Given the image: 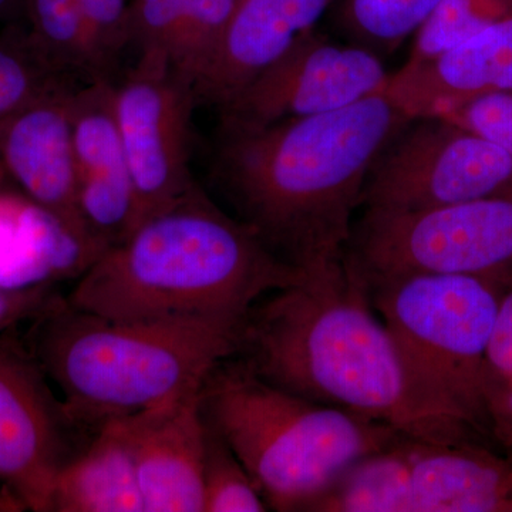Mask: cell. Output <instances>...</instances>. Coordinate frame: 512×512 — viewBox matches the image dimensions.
I'll use <instances>...</instances> for the list:
<instances>
[{
  "mask_svg": "<svg viewBox=\"0 0 512 512\" xmlns=\"http://www.w3.org/2000/svg\"><path fill=\"white\" fill-rule=\"evenodd\" d=\"M412 119L373 94L343 109L222 128L215 174L266 247L302 272L340 264L377 156Z\"/></svg>",
  "mask_w": 512,
  "mask_h": 512,
  "instance_id": "cell-1",
  "label": "cell"
},
{
  "mask_svg": "<svg viewBox=\"0 0 512 512\" xmlns=\"http://www.w3.org/2000/svg\"><path fill=\"white\" fill-rule=\"evenodd\" d=\"M232 357L286 392L407 436L477 443L420 409L396 343L346 261L303 272L298 284L256 303Z\"/></svg>",
  "mask_w": 512,
  "mask_h": 512,
  "instance_id": "cell-2",
  "label": "cell"
},
{
  "mask_svg": "<svg viewBox=\"0 0 512 512\" xmlns=\"http://www.w3.org/2000/svg\"><path fill=\"white\" fill-rule=\"evenodd\" d=\"M302 278L197 187L96 256L66 301L111 319L197 320L239 330L262 298Z\"/></svg>",
  "mask_w": 512,
  "mask_h": 512,
  "instance_id": "cell-3",
  "label": "cell"
},
{
  "mask_svg": "<svg viewBox=\"0 0 512 512\" xmlns=\"http://www.w3.org/2000/svg\"><path fill=\"white\" fill-rule=\"evenodd\" d=\"M26 345L80 426L157 409L200 392L235 355L239 330L197 320H121L60 299L30 322Z\"/></svg>",
  "mask_w": 512,
  "mask_h": 512,
  "instance_id": "cell-4",
  "label": "cell"
},
{
  "mask_svg": "<svg viewBox=\"0 0 512 512\" xmlns=\"http://www.w3.org/2000/svg\"><path fill=\"white\" fill-rule=\"evenodd\" d=\"M202 410L279 512H308L346 468L407 436L286 392L234 357L208 376Z\"/></svg>",
  "mask_w": 512,
  "mask_h": 512,
  "instance_id": "cell-5",
  "label": "cell"
},
{
  "mask_svg": "<svg viewBox=\"0 0 512 512\" xmlns=\"http://www.w3.org/2000/svg\"><path fill=\"white\" fill-rule=\"evenodd\" d=\"M511 278L419 274L362 279L396 343L420 409L460 436L495 448L484 406L483 363Z\"/></svg>",
  "mask_w": 512,
  "mask_h": 512,
  "instance_id": "cell-6",
  "label": "cell"
},
{
  "mask_svg": "<svg viewBox=\"0 0 512 512\" xmlns=\"http://www.w3.org/2000/svg\"><path fill=\"white\" fill-rule=\"evenodd\" d=\"M345 261L363 281L512 275V195L423 210H366L353 227Z\"/></svg>",
  "mask_w": 512,
  "mask_h": 512,
  "instance_id": "cell-7",
  "label": "cell"
},
{
  "mask_svg": "<svg viewBox=\"0 0 512 512\" xmlns=\"http://www.w3.org/2000/svg\"><path fill=\"white\" fill-rule=\"evenodd\" d=\"M512 195V158L444 119L410 121L367 175L366 210L412 211Z\"/></svg>",
  "mask_w": 512,
  "mask_h": 512,
  "instance_id": "cell-8",
  "label": "cell"
},
{
  "mask_svg": "<svg viewBox=\"0 0 512 512\" xmlns=\"http://www.w3.org/2000/svg\"><path fill=\"white\" fill-rule=\"evenodd\" d=\"M195 106L194 87L161 55H138L136 66L114 83L117 126L136 195V227L198 187L188 167Z\"/></svg>",
  "mask_w": 512,
  "mask_h": 512,
  "instance_id": "cell-9",
  "label": "cell"
},
{
  "mask_svg": "<svg viewBox=\"0 0 512 512\" xmlns=\"http://www.w3.org/2000/svg\"><path fill=\"white\" fill-rule=\"evenodd\" d=\"M15 330L0 335V483L28 511L50 512L56 478L86 446L79 436L87 430Z\"/></svg>",
  "mask_w": 512,
  "mask_h": 512,
  "instance_id": "cell-10",
  "label": "cell"
},
{
  "mask_svg": "<svg viewBox=\"0 0 512 512\" xmlns=\"http://www.w3.org/2000/svg\"><path fill=\"white\" fill-rule=\"evenodd\" d=\"M382 57L309 30L221 110L222 128H256L330 113L382 93Z\"/></svg>",
  "mask_w": 512,
  "mask_h": 512,
  "instance_id": "cell-11",
  "label": "cell"
},
{
  "mask_svg": "<svg viewBox=\"0 0 512 512\" xmlns=\"http://www.w3.org/2000/svg\"><path fill=\"white\" fill-rule=\"evenodd\" d=\"M73 93L60 87L0 121V161L25 197L94 258L77 201Z\"/></svg>",
  "mask_w": 512,
  "mask_h": 512,
  "instance_id": "cell-12",
  "label": "cell"
},
{
  "mask_svg": "<svg viewBox=\"0 0 512 512\" xmlns=\"http://www.w3.org/2000/svg\"><path fill=\"white\" fill-rule=\"evenodd\" d=\"M72 126L77 201L96 258L136 228V195L117 126L113 80L74 90Z\"/></svg>",
  "mask_w": 512,
  "mask_h": 512,
  "instance_id": "cell-13",
  "label": "cell"
},
{
  "mask_svg": "<svg viewBox=\"0 0 512 512\" xmlns=\"http://www.w3.org/2000/svg\"><path fill=\"white\" fill-rule=\"evenodd\" d=\"M123 419L144 512H204L202 390Z\"/></svg>",
  "mask_w": 512,
  "mask_h": 512,
  "instance_id": "cell-14",
  "label": "cell"
},
{
  "mask_svg": "<svg viewBox=\"0 0 512 512\" xmlns=\"http://www.w3.org/2000/svg\"><path fill=\"white\" fill-rule=\"evenodd\" d=\"M512 90V16L447 52L390 73L382 93L409 119H431Z\"/></svg>",
  "mask_w": 512,
  "mask_h": 512,
  "instance_id": "cell-15",
  "label": "cell"
},
{
  "mask_svg": "<svg viewBox=\"0 0 512 512\" xmlns=\"http://www.w3.org/2000/svg\"><path fill=\"white\" fill-rule=\"evenodd\" d=\"M335 0H237L220 46L195 83L197 104L224 109L330 12Z\"/></svg>",
  "mask_w": 512,
  "mask_h": 512,
  "instance_id": "cell-16",
  "label": "cell"
},
{
  "mask_svg": "<svg viewBox=\"0 0 512 512\" xmlns=\"http://www.w3.org/2000/svg\"><path fill=\"white\" fill-rule=\"evenodd\" d=\"M410 512H507L512 456L481 443L409 439Z\"/></svg>",
  "mask_w": 512,
  "mask_h": 512,
  "instance_id": "cell-17",
  "label": "cell"
},
{
  "mask_svg": "<svg viewBox=\"0 0 512 512\" xmlns=\"http://www.w3.org/2000/svg\"><path fill=\"white\" fill-rule=\"evenodd\" d=\"M237 0H131L130 45L167 57L195 86L220 46Z\"/></svg>",
  "mask_w": 512,
  "mask_h": 512,
  "instance_id": "cell-18",
  "label": "cell"
},
{
  "mask_svg": "<svg viewBox=\"0 0 512 512\" xmlns=\"http://www.w3.org/2000/svg\"><path fill=\"white\" fill-rule=\"evenodd\" d=\"M50 512H144L123 417L104 421L62 468Z\"/></svg>",
  "mask_w": 512,
  "mask_h": 512,
  "instance_id": "cell-19",
  "label": "cell"
},
{
  "mask_svg": "<svg viewBox=\"0 0 512 512\" xmlns=\"http://www.w3.org/2000/svg\"><path fill=\"white\" fill-rule=\"evenodd\" d=\"M409 439L360 458L309 505L308 512H410Z\"/></svg>",
  "mask_w": 512,
  "mask_h": 512,
  "instance_id": "cell-20",
  "label": "cell"
},
{
  "mask_svg": "<svg viewBox=\"0 0 512 512\" xmlns=\"http://www.w3.org/2000/svg\"><path fill=\"white\" fill-rule=\"evenodd\" d=\"M30 32L66 72H77L89 83L111 79L114 63L72 0H23Z\"/></svg>",
  "mask_w": 512,
  "mask_h": 512,
  "instance_id": "cell-21",
  "label": "cell"
},
{
  "mask_svg": "<svg viewBox=\"0 0 512 512\" xmlns=\"http://www.w3.org/2000/svg\"><path fill=\"white\" fill-rule=\"evenodd\" d=\"M440 0H335L336 28L348 42L389 55L416 35Z\"/></svg>",
  "mask_w": 512,
  "mask_h": 512,
  "instance_id": "cell-22",
  "label": "cell"
},
{
  "mask_svg": "<svg viewBox=\"0 0 512 512\" xmlns=\"http://www.w3.org/2000/svg\"><path fill=\"white\" fill-rule=\"evenodd\" d=\"M66 73L32 32L6 30L0 36V121L33 100L69 86L63 79Z\"/></svg>",
  "mask_w": 512,
  "mask_h": 512,
  "instance_id": "cell-23",
  "label": "cell"
},
{
  "mask_svg": "<svg viewBox=\"0 0 512 512\" xmlns=\"http://www.w3.org/2000/svg\"><path fill=\"white\" fill-rule=\"evenodd\" d=\"M511 16L512 0H440L413 36L406 64L421 63L447 52Z\"/></svg>",
  "mask_w": 512,
  "mask_h": 512,
  "instance_id": "cell-24",
  "label": "cell"
},
{
  "mask_svg": "<svg viewBox=\"0 0 512 512\" xmlns=\"http://www.w3.org/2000/svg\"><path fill=\"white\" fill-rule=\"evenodd\" d=\"M483 397L495 446L512 456V278L505 285L485 350Z\"/></svg>",
  "mask_w": 512,
  "mask_h": 512,
  "instance_id": "cell-25",
  "label": "cell"
},
{
  "mask_svg": "<svg viewBox=\"0 0 512 512\" xmlns=\"http://www.w3.org/2000/svg\"><path fill=\"white\" fill-rule=\"evenodd\" d=\"M265 511L268 504L247 468L205 416L204 512Z\"/></svg>",
  "mask_w": 512,
  "mask_h": 512,
  "instance_id": "cell-26",
  "label": "cell"
},
{
  "mask_svg": "<svg viewBox=\"0 0 512 512\" xmlns=\"http://www.w3.org/2000/svg\"><path fill=\"white\" fill-rule=\"evenodd\" d=\"M437 119L466 128L512 158V90L468 100Z\"/></svg>",
  "mask_w": 512,
  "mask_h": 512,
  "instance_id": "cell-27",
  "label": "cell"
},
{
  "mask_svg": "<svg viewBox=\"0 0 512 512\" xmlns=\"http://www.w3.org/2000/svg\"><path fill=\"white\" fill-rule=\"evenodd\" d=\"M99 40L106 55L116 64L120 53L130 46L127 0H72Z\"/></svg>",
  "mask_w": 512,
  "mask_h": 512,
  "instance_id": "cell-28",
  "label": "cell"
},
{
  "mask_svg": "<svg viewBox=\"0 0 512 512\" xmlns=\"http://www.w3.org/2000/svg\"><path fill=\"white\" fill-rule=\"evenodd\" d=\"M62 298V293L50 282L16 288L0 286V335L39 318Z\"/></svg>",
  "mask_w": 512,
  "mask_h": 512,
  "instance_id": "cell-29",
  "label": "cell"
},
{
  "mask_svg": "<svg viewBox=\"0 0 512 512\" xmlns=\"http://www.w3.org/2000/svg\"><path fill=\"white\" fill-rule=\"evenodd\" d=\"M28 508L5 484L0 483V512H25Z\"/></svg>",
  "mask_w": 512,
  "mask_h": 512,
  "instance_id": "cell-30",
  "label": "cell"
},
{
  "mask_svg": "<svg viewBox=\"0 0 512 512\" xmlns=\"http://www.w3.org/2000/svg\"><path fill=\"white\" fill-rule=\"evenodd\" d=\"M23 2V0H22ZM20 0H0V19L6 18L10 13L15 12Z\"/></svg>",
  "mask_w": 512,
  "mask_h": 512,
  "instance_id": "cell-31",
  "label": "cell"
},
{
  "mask_svg": "<svg viewBox=\"0 0 512 512\" xmlns=\"http://www.w3.org/2000/svg\"><path fill=\"white\" fill-rule=\"evenodd\" d=\"M507 512H512V501L510 504H508Z\"/></svg>",
  "mask_w": 512,
  "mask_h": 512,
  "instance_id": "cell-32",
  "label": "cell"
}]
</instances>
